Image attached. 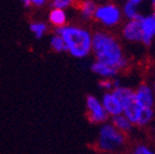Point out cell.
<instances>
[{"instance_id": "obj_1", "label": "cell", "mask_w": 155, "mask_h": 154, "mask_svg": "<svg viewBox=\"0 0 155 154\" xmlns=\"http://www.w3.org/2000/svg\"><path fill=\"white\" fill-rule=\"evenodd\" d=\"M92 53L97 62L122 70L127 67L128 60L126 58L120 41L106 32H96L93 34Z\"/></svg>"}, {"instance_id": "obj_2", "label": "cell", "mask_w": 155, "mask_h": 154, "mask_svg": "<svg viewBox=\"0 0 155 154\" xmlns=\"http://www.w3.org/2000/svg\"><path fill=\"white\" fill-rule=\"evenodd\" d=\"M65 41L67 52L75 58H84L92 53L93 35L90 30L80 26L66 25L55 30Z\"/></svg>"}, {"instance_id": "obj_3", "label": "cell", "mask_w": 155, "mask_h": 154, "mask_svg": "<svg viewBox=\"0 0 155 154\" xmlns=\"http://www.w3.org/2000/svg\"><path fill=\"white\" fill-rule=\"evenodd\" d=\"M125 136L112 124H104L98 132L96 146L100 151L106 153H119L126 145Z\"/></svg>"}, {"instance_id": "obj_4", "label": "cell", "mask_w": 155, "mask_h": 154, "mask_svg": "<svg viewBox=\"0 0 155 154\" xmlns=\"http://www.w3.org/2000/svg\"><path fill=\"white\" fill-rule=\"evenodd\" d=\"M94 18L104 27H115L122 22L123 13L122 9L115 3H102L98 5L95 11Z\"/></svg>"}, {"instance_id": "obj_5", "label": "cell", "mask_w": 155, "mask_h": 154, "mask_svg": "<svg viewBox=\"0 0 155 154\" xmlns=\"http://www.w3.org/2000/svg\"><path fill=\"white\" fill-rule=\"evenodd\" d=\"M141 18V17H140ZM140 18L137 21H128L122 28V36L128 42H139L148 46L152 43V39L145 36L141 26Z\"/></svg>"}, {"instance_id": "obj_6", "label": "cell", "mask_w": 155, "mask_h": 154, "mask_svg": "<svg viewBox=\"0 0 155 154\" xmlns=\"http://www.w3.org/2000/svg\"><path fill=\"white\" fill-rule=\"evenodd\" d=\"M86 114L88 120L95 124H102L109 118L102 106L101 100L93 95H88L86 97Z\"/></svg>"}, {"instance_id": "obj_7", "label": "cell", "mask_w": 155, "mask_h": 154, "mask_svg": "<svg viewBox=\"0 0 155 154\" xmlns=\"http://www.w3.org/2000/svg\"><path fill=\"white\" fill-rule=\"evenodd\" d=\"M134 92H135V100L137 104L147 108H154L155 94L152 86L147 83H142L136 89H134Z\"/></svg>"}, {"instance_id": "obj_8", "label": "cell", "mask_w": 155, "mask_h": 154, "mask_svg": "<svg viewBox=\"0 0 155 154\" xmlns=\"http://www.w3.org/2000/svg\"><path fill=\"white\" fill-rule=\"evenodd\" d=\"M101 104L104 106V110H106L107 114L109 116L114 118V116L123 114V107H122L119 99L114 96L112 92L104 93L101 98Z\"/></svg>"}, {"instance_id": "obj_9", "label": "cell", "mask_w": 155, "mask_h": 154, "mask_svg": "<svg viewBox=\"0 0 155 154\" xmlns=\"http://www.w3.org/2000/svg\"><path fill=\"white\" fill-rule=\"evenodd\" d=\"M141 5H142L141 0H127L122 8L123 16H125L128 21L139 19L142 16V14L140 13Z\"/></svg>"}, {"instance_id": "obj_10", "label": "cell", "mask_w": 155, "mask_h": 154, "mask_svg": "<svg viewBox=\"0 0 155 154\" xmlns=\"http://www.w3.org/2000/svg\"><path fill=\"white\" fill-rule=\"evenodd\" d=\"M91 70L95 75H99L101 79H114L119 73V70H116L115 68H112L106 64L97 62V60H95L92 64Z\"/></svg>"}, {"instance_id": "obj_11", "label": "cell", "mask_w": 155, "mask_h": 154, "mask_svg": "<svg viewBox=\"0 0 155 154\" xmlns=\"http://www.w3.org/2000/svg\"><path fill=\"white\" fill-rule=\"evenodd\" d=\"M48 21L56 29L67 25V15L63 10L52 9L48 13Z\"/></svg>"}, {"instance_id": "obj_12", "label": "cell", "mask_w": 155, "mask_h": 154, "mask_svg": "<svg viewBox=\"0 0 155 154\" xmlns=\"http://www.w3.org/2000/svg\"><path fill=\"white\" fill-rule=\"evenodd\" d=\"M112 125L116 128L117 130H120L121 132H123L124 135L126 134H128L130 132L131 130L134 129V124L128 120V119L126 118L124 114H121V116H114L112 118Z\"/></svg>"}, {"instance_id": "obj_13", "label": "cell", "mask_w": 155, "mask_h": 154, "mask_svg": "<svg viewBox=\"0 0 155 154\" xmlns=\"http://www.w3.org/2000/svg\"><path fill=\"white\" fill-rule=\"evenodd\" d=\"M97 5L93 1H83L82 3L79 5V10L83 17L90 19L94 18L95 11H96Z\"/></svg>"}, {"instance_id": "obj_14", "label": "cell", "mask_w": 155, "mask_h": 154, "mask_svg": "<svg viewBox=\"0 0 155 154\" xmlns=\"http://www.w3.org/2000/svg\"><path fill=\"white\" fill-rule=\"evenodd\" d=\"M29 28H30V32H32L35 38L37 39H41L48 32V25L44 22H38V21L31 22Z\"/></svg>"}, {"instance_id": "obj_15", "label": "cell", "mask_w": 155, "mask_h": 154, "mask_svg": "<svg viewBox=\"0 0 155 154\" xmlns=\"http://www.w3.org/2000/svg\"><path fill=\"white\" fill-rule=\"evenodd\" d=\"M50 46L51 49L56 52V53H63V52H67V48H66L65 41L63 40L61 36L54 34L50 39Z\"/></svg>"}, {"instance_id": "obj_16", "label": "cell", "mask_w": 155, "mask_h": 154, "mask_svg": "<svg viewBox=\"0 0 155 154\" xmlns=\"http://www.w3.org/2000/svg\"><path fill=\"white\" fill-rule=\"evenodd\" d=\"M115 79V78H114ZM114 79H101L99 81V86L104 91V93H109L115 89Z\"/></svg>"}, {"instance_id": "obj_17", "label": "cell", "mask_w": 155, "mask_h": 154, "mask_svg": "<svg viewBox=\"0 0 155 154\" xmlns=\"http://www.w3.org/2000/svg\"><path fill=\"white\" fill-rule=\"evenodd\" d=\"M131 154H155V151L147 145H137L133 149Z\"/></svg>"}, {"instance_id": "obj_18", "label": "cell", "mask_w": 155, "mask_h": 154, "mask_svg": "<svg viewBox=\"0 0 155 154\" xmlns=\"http://www.w3.org/2000/svg\"><path fill=\"white\" fill-rule=\"evenodd\" d=\"M52 9H58V10H63L65 11L66 9L71 5L70 0H53L51 2Z\"/></svg>"}, {"instance_id": "obj_19", "label": "cell", "mask_w": 155, "mask_h": 154, "mask_svg": "<svg viewBox=\"0 0 155 154\" xmlns=\"http://www.w3.org/2000/svg\"><path fill=\"white\" fill-rule=\"evenodd\" d=\"M46 5L45 0H31V7L35 8H41Z\"/></svg>"}, {"instance_id": "obj_20", "label": "cell", "mask_w": 155, "mask_h": 154, "mask_svg": "<svg viewBox=\"0 0 155 154\" xmlns=\"http://www.w3.org/2000/svg\"><path fill=\"white\" fill-rule=\"evenodd\" d=\"M23 5H24L25 8H30L31 7V0H24Z\"/></svg>"}, {"instance_id": "obj_21", "label": "cell", "mask_w": 155, "mask_h": 154, "mask_svg": "<svg viewBox=\"0 0 155 154\" xmlns=\"http://www.w3.org/2000/svg\"><path fill=\"white\" fill-rule=\"evenodd\" d=\"M152 9H153V11H154L153 13H155V0L154 1H152Z\"/></svg>"}, {"instance_id": "obj_22", "label": "cell", "mask_w": 155, "mask_h": 154, "mask_svg": "<svg viewBox=\"0 0 155 154\" xmlns=\"http://www.w3.org/2000/svg\"><path fill=\"white\" fill-rule=\"evenodd\" d=\"M152 89H153V92H154V94H155V81L153 82V85H152Z\"/></svg>"}, {"instance_id": "obj_23", "label": "cell", "mask_w": 155, "mask_h": 154, "mask_svg": "<svg viewBox=\"0 0 155 154\" xmlns=\"http://www.w3.org/2000/svg\"><path fill=\"white\" fill-rule=\"evenodd\" d=\"M153 16H154V17H155V13H153Z\"/></svg>"}]
</instances>
